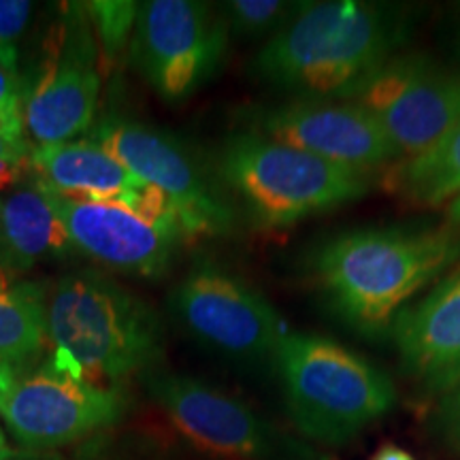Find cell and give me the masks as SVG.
<instances>
[{"label": "cell", "mask_w": 460, "mask_h": 460, "mask_svg": "<svg viewBox=\"0 0 460 460\" xmlns=\"http://www.w3.org/2000/svg\"><path fill=\"white\" fill-rule=\"evenodd\" d=\"M410 11L384 3H303L254 58L258 82L292 101H352L410 41Z\"/></svg>", "instance_id": "1"}, {"label": "cell", "mask_w": 460, "mask_h": 460, "mask_svg": "<svg viewBox=\"0 0 460 460\" xmlns=\"http://www.w3.org/2000/svg\"><path fill=\"white\" fill-rule=\"evenodd\" d=\"M43 192L75 250L115 271L160 278L169 271L177 250L186 241L180 233L154 226L122 205L66 199L48 190Z\"/></svg>", "instance_id": "13"}, {"label": "cell", "mask_w": 460, "mask_h": 460, "mask_svg": "<svg viewBox=\"0 0 460 460\" xmlns=\"http://www.w3.org/2000/svg\"><path fill=\"white\" fill-rule=\"evenodd\" d=\"M31 166L39 186L66 199L122 205L141 180L92 139L37 146Z\"/></svg>", "instance_id": "16"}, {"label": "cell", "mask_w": 460, "mask_h": 460, "mask_svg": "<svg viewBox=\"0 0 460 460\" xmlns=\"http://www.w3.org/2000/svg\"><path fill=\"white\" fill-rule=\"evenodd\" d=\"M384 188L402 203L435 209L460 194V124L418 156L399 158L384 169Z\"/></svg>", "instance_id": "18"}, {"label": "cell", "mask_w": 460, "mask_h": 460, "mask_svg": "<svg viewBox=\"0 0 460 460\" xmlns=\"http://www.w3.org/2000/svg\"><path fill=\"white\" fill-rule=\"evenodd\" d=\"M0 107L22 109L20 92H17V77L0 66Z\"/></svg>", "instance_id": "25"}, {"label": "cell", "mask_w": 460, "mask_h": 460, "mask_svg": "<svg viewBox=\"0 0 460 460\" xmlns=\"http://www.w3.org/2000/svg\"><path fill=\"white\" fill-rule=\"evenodd\" d=\"M254 132L369 175L401 158L382 126L352 101H288L264 111Z\"/></svg>", "instance_id": "12"}, {"label": "cell", "mask_w": 460, "mask_h": 460, "mask_svg": "<svg viewBox=\"0 0 460 460\" xmlns=\"http://www.w3.org/2000/svg\"><path fill=\"white\" fill-rule=\"evenodd\" d=\"M85 17L68 22L60 56L34 84L26 101L24 128L39 146L71 141L94 122L101 73L96 68L90 22Z\"/></svg>", "instance_id": "14"}, {"label": "cell", "mask_w": 460, "mask_h": 460, "mask_svg": "<svg viewBox=\"0 0 460 460\" xmlns=\"http://www.w3.org/2000/svg\"><path fill=\"white\" fill-rule=\"evenodd\" d=\"M90 26L99 34L107 56H118L135 32L139 4L132 0H94L84 4Z\"/></svg>", "instance_id": "21"}, {"label": "cell", "mask_w": 460, "mask_h": 460, "mask_svg": "<svg viewBox=\"0 0 460 460\" xmlns=\"http://www.w3.org/2000/svg\"><path fill=\"white\" fill-rule=\"evenodd\" d=\"M11 447H9V441L7 437H4L3 429H0V460H11Z\"/></svg>", "instance_id": "29"}, {"label": "cell", "mask_w": 460, "mask_h": 460, "mask_svg": "<svg viewBox=\"0 0 460 460\" xmlns=\"http://www.w3.org/2000/svg\"><path fill=\"white\" fill-rule=\"evenodd\" d=\"M48 341L45 288L31 281H0V358L24 365Z\"/></svg>", "instance_id": "19"}, {"label": "cell", "mask_w": 460, "mask_h": 460, "mask_svg": "<svg viewBox=\"0 0 460 460\" xmlns=\"http://www.w3.org/2000/svg\"><path fill=\"white\" fill-rule=\"evenodd\" d=\"M171 307L199 343L239 362H273L288 332L261 290L205 258L172 290Z\"/></svg>", "instance_id": "8"}, {"label": "cell", "mask_w": 460, "mask_h": 460, "mask_svg": "<svg viewBox=\"0 0 460 460\" xmlns=\"http://www.w3.org/2000/svg\"><path fill=\"white\" fill-rule=\"evenodd\" d=\"M66 228L39 183L0 192V269L28 271L45 258L73 254Z\"/></svg>", "instance_id": "17"}, {"label": "cell", "mask_w": 460, "mask_h": 460, "mask_svg": "<svg viewBox=\"0 0 460 460\" xmlns=\"http://www.w3.org/2000/svg\"><path fill=\"white\" fill-rule=\"evenodd\" d=\"M90 139L105 147L132 175L169 197L186 241L220 237L233 230L234 209L217 181L169 132L111 115L92 130Z\"/></svg>", "instance_id": "7"}, {"label": "cell", "mask_w": 460, "mask_h": 460, "mask_svg": "<svg viewBox=\"0 0 460 460\" xmlns=\"http://www.w3.org/2000/svg\"><path fill=\"white\" fill-rule=\"evenodd\" d=\"M222 11L199 0H147L139 4L132 58L166 102H181L220 73L228 51Z\"/></svg>", "instance_id": "6"}, {"label": "cell", "mask_w": 460, "mask_h": 460, "mask_svg": "<svg viewBox=\"0 0 460 460\" xmlns=\"http://www.w3.org/2000/svg\"><path fill=\"white\" fill-rule=\"evenodd\" d=\"M4 278H3V269H0V281H3Z\"/></svg>", "instance_id": "30"}, {"label": "cell", "mask_w": 460, "mask_h": 460, "mask_svg": "<svg viewBox=\"0 0 460 460\" xmlns=\"http://www.w3.org/2000/svg\"><path fill=\"white\" fill-rule=\"evenodd\" d=\"M401 365L430 393L460 386V262L394 320Z\"/></svg>", "instance_id": "15"}, {"label": "cell", "mask_w": 460, "mask_h": 460, "mask_svg": "<svg viewBox=\"0 0 460 460\" xmlns=\"http://www.w3.org/2000/svg\"><path fill=\"white\" fill-rule=\"evenodd\" d=\"M217 171L262 228H290L356 203L371 188L369 172L332 164L254 130L224 143Z\"/></svg>", "instance_id": "5"}, {"label": "cell", "mask_w": 460, "mask_h": 460, "mask_svg": "<svg viewBox=\"0 0 460 460\" xmlns=\"http://www.w3.org/2000/svg\"><path fill=\"white\" fill-rule=\"evenodd\" d=\"M371 460H416L410 452H405L402 447L396 446H384L376 452V456Z\"/></svg>", "instance_id": "27"}, {"label": "cell", "mask_w": 460, "mask_h": 460, "mask_svg": "<svg viewBox=\"0 0 460 460\" xmlns=\"http://www.w3.org/2000/svg\"><path fill=\"white\" fill-rule=\"evenodd\" d=\"M0 137L24 143V109L0 107Z\"/></svg>", "instance_id": "24"}, {"label": "cell", "mask_w": 460, "mask_h": 460, "mask_svg": "<svg viewBox=\"0 0 460 460\" xmlns=\"http://www.w3.org/2000/svg\"><path fill=\"white\" fill-rule=\"evenodd\" d=\"M15 382H17L15 367L4 358H0V401L4 399V394H7L11 388H13Z\"/></svg>", "instance_id": "26"}, {"label": "cell", "mask_w": 460, "mask_h": 460, "mask_svg": "<svg viewBox=\"0 0 460 460\" xmlns=\"http://www.w3.org/2000/svg\"><path fill=\"white\" fill-rule=\"evenodd\" d=\"M146 382L172 427L203 452L228 460H331L199 379L156 373Z\"/></svg>", "instance_id": "9"}, {"label": "cell", "mask_w": 460, "mask_h": 460, "mask_svg": "<svg viewBox=\"0 0 460 460\" xmlns=\"http://www.w3.org/2000/svg\"><path fill=\"white\" fill-rule=\"evenodd\" d=\"M303 3L288 0H230L222 4L228 31L241 37H269L278 34L301 11Z\"/></svg>", "instance_id": "20"}, {"label": "cell", "mask_w": 460, "mask_h": 460, "mask_svg": "<svg viewBox=\"0 0 460 460\" xmlns=\"http://www.w3.org/2000/svg\"><path fill=\"white\" fill-rule=\"evenodd\" d=\"M447 220H450L452 226L460 230V194L452 200L450 207H447Z\"/></svg>", "instance_id": "28"}, {"label": "cell", "mask_w": 460, "mask_h": 460, "mask_svg": "<svg viewBox=\"0 0 460 460\" xmlns=\"http://www.w3.org/2000/svg\"><path fill=\"white\" fill-rule=\"evenodd\" d=\"M458 262L456 230L356 228L315 247L309 271L341 324L382 339L411 298Z\"/></svg>", "instance_id": "2"}, {"label": "cell", "mask_w": 460, "mask_h": 460, "mask_svg": "<svg viewBox=\"0 0 460 460\" xmlns=\"http://www.w3.org/2000/svg\"><path fill=\"white\" fill-rule=\"evenodd\" d=\"M273 365L292 422L315 444H348L386 416L396 401L386 371L329 337L288 331Z\"/></svg>", "instance_id": "4"}, {"label": "cell", "mask_w": 460, "mask_h": 460, "mask_svg": "<svg viewBox=\"0 0 460 460\" xmlns=\"http://www.w3.org/2000/svg\"><path fill=\"white\" fill-rule=\"evenodd\" d=\"M32 3L28 0H0V66L17 77L22 34L26 31Z\"/></svg>", "instance_id": "22"}, {"label": "cell", "mask_w": 460, "mask_h": 460, "mask_svg": "<svg viewBox=\"0 0 460 460\" xmlns=\"http://www.w3.org/2000/svg\"><path fill=\"white\" fill-rule=\"evenodd\" d=\"M352 102L382 126L401 158L418 156L460 124V75L427 54H396Z\"/></svg>", "instance_id": "10"}, {"label": "cell", "mask_w": 460, "mask_h": 460, "mask_svg": "<svg viewBox=\"0 0 460 460\" xmlns=\"http://www.w3.org/2000/svg\"><path fill=\"white\" fill-rule=\"evenodd\" d=\"M441 433L450 444L460 450V386L450 393L439 411Z\"/></svg>", "instance_id": "23"}, {"label": "cell", "mask_w": 460, "mask_h": 460, "mask_svg": "<svg viewBox=\"0 0 460 460\" xmlns=\"http://www.w3.org/2000/svg\"><path fill=\"white\" fill-rule=\"evenodd\" d=\"M51 365L96 384L149 369L163 356V322L154 307L94 271L65 275L48 298Z\"/></svg>", "instance_id": "3"}, {"label": "cell", "mask_w": 460, "mask_h": 460, "mask_svg": "<svg viewBox=\"0 0 460 460\" xmlns=\"http://www.w3.org/2000/svg\"><path fill=\"white\" fill-rule=\"evenodd\" d=\"M124 396L115 388L84 382L54 365L17 377L0 401V418L22 446L45 450L73 444L118 422Z\"/></svg>", "instance_id": "11"}]
</instances>
